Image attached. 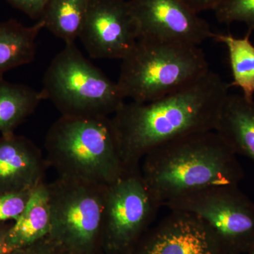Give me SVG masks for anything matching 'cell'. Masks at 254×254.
<instances>
[{
  "label": "cell",
  "instance_id": "obj_1",
  "mask_svg": "<svg viewBox=\"0 0 254 254\" xmlns=\"http://www.w3.org/2000/svg\"><path fill=\"white\" fill-rule=\"evenodd\" d=\"M231 84L209 70L185 86L147 103H125L112 121L127 170L141 168L152 150L177 138L215 131Z\"/></svg>",
  "mask_w": 254,
  "mask_h": 254
},
{
  "label": "cell",
  "instance_id": "obj_2",
  "mask_svg": "<svg viewBox=\"0 0 254 254\" xmlns=\"http://www.w3.org/2000/svg\"><path fill=\"white\" fill-rule=\"evenodd\" d=\"M141 164L147 188L160 206L190 192L220 185H237L244 171L215 131L177 138L149 152Z\"/></svg>",
  "mask_w": 254,
  "mask_h": 254
},
{
  "label": "cell",
  "instance_id": "obj_3",
  "mask_svg": "<svg viewBox=\"0 0 254 254\" xmlns=\"http://www.w3.org/2000/svg\"><path fill=\"white\" fill-rule=\"evenodd\" d=\"M45 148L59 176L108 186L128 171L110 117L62 115L47 133Z\"/></svg>",
  "mask_w": 254,
  "mask_h": 254
},
{
  "label": "cell",
  "instance_id": "obj_4",
  "mask_svg": "<svg viewBox=\"0 0 254 254\" xmlns=\"http://www.w3.org/2000/svg\"><path fill=\"white\" fill-rule=\"evenodd\" d=\"M209 70L199 46L138 38L122 60L117 84L125 100L147 103L185 86Z\"/></svg>",
  "mask_w": 254,
  "mask_h": 254
},
{
  "label": "cell",
  "instance_id": "obj_5",
  "mask_svg": "<svg viewBox=\"0 0 254 254\" xmlns=\"http://www.w3.org/2000/svg\"><path fill=\"white\" fill-rule=\"evenodd\" d=\"M42 93L63 116L110 117L125 103L117 83L83 56L74 43L52 60Z\"/></svg>",
  "mask_w": 254,
  "mask_h": 254
},
{
  "label": "cell",
  "instance_id": "obj_6",
  "mask_svg": "<svg viewBox=\"0 0 254 254\" xmlns=\"http://www.w3.org/2000/svg\"><path fill=\"white\" fill-rule=\"evenodd\" d=\"M107 188L71 177L59 176L48 184L52 222L48 237L70 254H96L104 250Z\"/></svg>",
  "mask_w": 254,
  "mask_h": 254
},
{
  "label": "cell",
  "instance_id": "obj_7",
  "mask_svg": "<svg viewBox=\"0 0 254 254\" xmlns=\"http://www.w3.org/2000/svg\"><path fill=\"white\" fill-rule=\"evenodd\" d=\"M206 224L227 254H248L254 245V202L237 185L195 190L165 205Z\"/></svg>",
  "mask_w": 254,
  "mask_h": 254
},
{
  "label": "cell",
  "instance_id": "obj_8",
  "mask_svg": "<svg viewBox=\"0 0 254 254\" xmlns=\"http://www.w3.org/2000/svg\"><path fill=\"white\" fill-rule=\"evenodd\" d=\"M160 205L147 188L141 168L108 185L103 245L108 254H129L154 220Z\"/></svg>",
  "mask_w": 254,
  "mask_h": 254
},
{
  "label": "cell",
  "instance_id": "obj_9",
  "mask_svg": "<svg viewBox=\"0 0 254 254\" xmlns=\"http://www.w3.org/2000/svg\"><path fill=\"white\" fill-rule=\"evenodd\" d=\"M78 38L93 59L123 60L139 38L128 0H89Z\"/></svg>",
  "mask_w": 254,
  "mask_h": 254
},
{
  "label": "cell",
  "instance_id": "obj_10",
  "mask_svg": "<svg viewBox=\"0 0 254 254\" xmlns=\"http://www.w3.org/2000/svg\"><path fill=\"white\" fill-rule=\"evenodd\" d=\"M139 38L199 46L215 33L182 0H128Z\"/></svg>",
  "mask_w": 254,
  "mask_h": 254
},
{
  "label": "cell",
  "instance_id": "obj_11",
  "mask_svg": "<svg viewBox=\"0 0 254 254\" xmlns=\"http://www.w3.org/2000/svg\"><path fill=\"white\" fill-rule=\"evenodd\" d=\"M171 211L145 232L129 254H227L198 217L187 212Z\"/></svg>",
  "mask_w": 254,
  "mask_h": 254
},
{
  "label": "cell",
  "instance_id": "obj_12",
  "mask_svg": "<svg viewBox=\"0 0 254 254\" xmlns=\"http://www.w3.org/2000/svg\"><path fill=\"white\" fill-rule=\"evenodd\" d=\"M49 167L31 140L14 133L0 136V194L33 190Z\"/></svg>",
  "mask_w": 254,
  "mask_h": 254
},
{
  "label": "cell",
  "instance_id": "obj_13",
  "mask_svg": "<svg viewBox=\"0 0 254 254\" xmlns=\"http://www.w3.org/2000/svg\"><path fill=\"white\" fill-rule=\"evenodd\" d=\"M215 131L235 154L254 163V100L242 95L227 97Z\"/></svg>",
  "mask_w": 254,
  "mask_h": 254
},
{
  "label": "cell",
  "instance_id": "obj_14",
  "mask_svg": "<svg viewBox=\"0 0 254 254\" xmlns=\"http://www.w3.org/2000/svg\"><path fill=\"white\" fill-rule=\"evenodd\" d=\"M51 227L48 184L43 181L32 190L26 208L8 230L6 244L9 253L49 236Z\"/></svg>",
  "mask_w": 254,
  "mask_h": 254
},
{
  "label": "cell",
  "instance_id": "obj_15",
  "mask_svg": "<svg viewBox=\"0 0 254 254\" xmlns=\"http://www.w3.org/2000/svg\"><path fill=\"white\" fill-rule=\"evenodd\" d=\"M44 28L41 20L31 26L15 19L0 22V73L34 60L37 38Z\"/></svg>",
  "mask_w": 254,
  "mask_h": 254
},
{
  "label": "cell",
  "instance_id": "obj_16",
  "mask_svg": "<svg viewBox=\"0 0 254 254\" xmlns=\"http://www.w3.org/2000/svg\"><path fill=\"white\" fill-rule=\"evenodd\" d=\"M43 100L41 91L0 77V136L14 133Z\"/></svg>",
  "mask_w": 254,
  "mask_h": 254
},
{
  "label": "cell",
  "instance_id": "obj_17",
  "mask_svg": "<svg viewBox=\"0 0 254 254\" xmlns=\"http://www.w3.org/2000/svg\"><path fill=\"white\" fill-rule=\"evenodd\" d=\"M89 0H50L39 20L65 44L79 38Z\"/></svg>",
  "mask_w": 254,
  "mask_h": 254
},
{
  "label": "cell",
  "instance_id": "obj_18",
  "mask_svg": "<svg viewBox=\"0 0 254 254\" xmlns=\"http://www.w3.org/2000/svg\"><path fill=\"white\" fill-rule=\"evenodd\" d=\"M251 33L237 38L231 34L215 33L213 40L222 43L227 50L235 86L242 91L247 99L254 96V45L250 40Z\"/></svg>",
  "mask_w": 254,
  "mask_h": 254
},
{
  "label": "cell",
  "instance_id": "obj_19",
  "mask_svg": "<svg viewBox=\"0 0 254 254\" xmlns=\"http://www.w3.org/2000/svg\"><path fill=\"white\" fill-rule=\"evenodd\" d=\"M213 11L219 23H243L254 31V0H222Z\"/></svg>",
  "mask_w": 254,
  "mask_h": 254
},
{
  "label": "cell",
  "instance_id": "obj_20",
  "mask_svg": "<svg viewBox=\"0 0 254 254\" xmlns=\"http://www.w3.org/2000/svg\"><path fill=\"white\" fill-rule=\"evenodd\" d=\"M31 191L0 194V222L16 221L26 208Z\"/></svg>",
  "mask_w": 254,
  "mask_h": 254
},
{
  "label": "cell",
  "instance_id": "obj_21",
  "mask_svg": "<svg viewBox=\"0 0 254 254\" xmlns=\"http://www.w3.org/2000/svg\"><path fill=\"white\" fill-rule=\"evenodd\" d=\"M50 0H6L10 5L30 18L40 19Z\"/></svg>",
  "mask_w": 254,
  "mask_h": 254
},
{
  "label": "cell",
  "instance_id": "obj_22",
  "mask_svg": "<svg viewBox=\"0 0 254 254\" xmlns=\"http://www.w3.org/2000/svg\"><path fill=\"white\" fill-rule=\"evenodd\" d=\"M182 1L198 14L206 10L213 11L221 2L222 0H182Z\"/></svg>",
  "mask_w": 254,
  "mask_h": 254
},
{
  "label": "cell",
  "instance_id": "obj_23",
  "mask_svg": "<svg viewBox=\"0 0 254 254\" xmlns=\"http://www.w3.org/2000/svg\"><path fill=\"white\" fill-rule=\"evenodd\" d=\"M11 226L5 225L4 222H0V254H9L6 244V235Z\"/></svg>",
  "mask_w": 254,
  "mask_h": 254
},
{
  "label": "cell",
  "instance_id": "obj_24",
  "mask_svg": "<svg viewBox=\"0 0 254 254\" xmlns=\"http://www.w3.org/2000/svg\"><path fill=\"white\" fill-rule=\"evenodd\" d=\"M248 254H254V245L250 250V252H248Z\"/></svg>",
  "mask_w": 254,
  "mask_h": 254
}]
</instances>
